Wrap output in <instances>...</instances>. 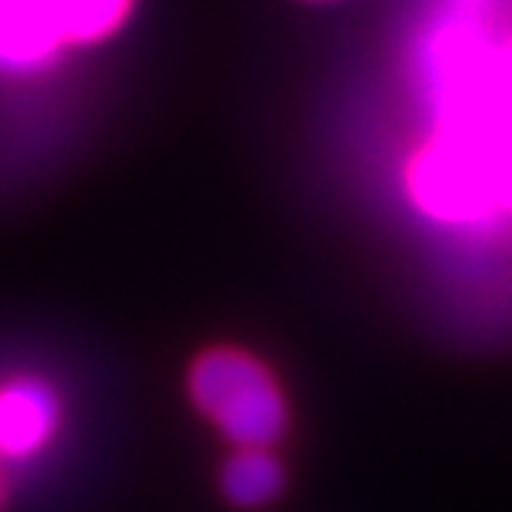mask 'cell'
I'll return each instance as SVG.
<instances>
[{
    "label": "cell",
    "mask_w": 512,
    "mask_h": 512,
    "mask_svg": "<svg viewBox=\"0 0 512 512\" xmlns=\"http://www.w3.org/2000/svg\"><path fill=\"white\" fill-rule=\"evenodd\" d=\"M280 463L266 449H240L223 473V489L237 506H263L280 493Z\"/></svg>",
    "instance_id": "8992f818"
},
{
    "label": "cell",
    "mask_w": 512,
    "mask_h": 512,
    "mask_svg": "<svg viewBox=\"0 0 512 512\" xmlns=\"http://www.w3.org/2000/svg\"><path fill=\"white\" fill-rule=\"evenodd\" d=\"M190 396L240 449L273 446L286 429L273 376L240 350L203 353L190 370Z\"/></svg>",
    "instance_id": "6da1fadb"
},
{
    "label": "cell",
    "mask_w": 512,
    "mask_h": 512,
    "mask_svg": "<svg viewBox=\"0 0 512 512\" xmlns=\"http://www.w3.org/2000/svg\"><path fill=\"white\" fill-rule=\"evenodd\" d=\"M503 80H506V94H509V100H512V47H509V54H506V60H503Z\"/></svg>",
    "instance_id": "ba28073f"
},
{
    "label": "cell",
    "mask_w": 512,
    "mask_h": 512,
    "mask_svg": "<svg viewBox=\"0 0 512 512\" xmlns=\"http://www.w3.org/2000/svg\"><path fill=\"white\" fill-rule=\"evenodd\" d=\"M130 0H57V24L64 40H100L124 20Z\"/></svg>",
    "instance_id": "52a82bcc"
},
{
    "label": "cell",
    "mask_w": 512,
    "mask_h": 512,
    "mask_svg": "<svg viewBox=\"0 0 512 512\" xmlns=\"http://www.w3.org/2000/svg\"><path fill=\"white\" fill-rule=\"evenodd\" d=\"M57 426V396L40 380H17L0 389V456H30Z\"/></svg>",
    "instance_id": "277c9868"
},
{
    "label": "cell",
    "mask_w": 512,
    "mask_h": 512,
    "mask_svg": "<svg viewBox=\"0 0 512 512\" xmlns=\"http://www.w3.org/2000/svg\"><path fill=\"white\" fill-rule=\"evenodd\" d=\"M0 503H4V479H0Z\"/></svg>",
    "instance_id": "9c48e42d"
},
{
    "label": "cell",
    "mask_w": 512,
    "mask_h": 512,
    "mask_svg": "<svg viewBox=\"0 0 512 512\" xmlns=\"http://www.w3.org/2000/svg\"><path fill=\"white\" fill-rule=\"evenodd\" d=\"M409 193L419 210L446 223L486 220L499 210L476 147L449 133L426 147L409 167Z\"/></svg>",
    "instance_id": "7a4b0ae2"
},
{
    "label": "cell",
    "mask_w": 512,
    "mask_h": 512,
    "mask_svg": "<svg viewBox=\"0 0 512 512\" xmlns=\"http://www.w3.org/2000/svg\"><path fill=\"white\" fill-rule=\"evenodd\" d=\"M466 143H473L483 170L489 177V190L496 197V207L512 210V110L503 117H483L476 127L449 133Z\"/></svg>",
    "instance_id": "5b68a950"
},
{
    "label": "cell",
    "mask_w": 512,
    "mask_h": 512,
    "mask_svg": "<svg viewBox=\"0 0 512 512\" xmlns=\"http://www.w3.org/2000/svg\"><path fill=\"white\" fill-rule=\"evenodd\" d=\"M60 44L57 0H0V70L27 74L44 67Z\"/></svg>",
    "instance_id": "3957f363"
}]
</instances>
